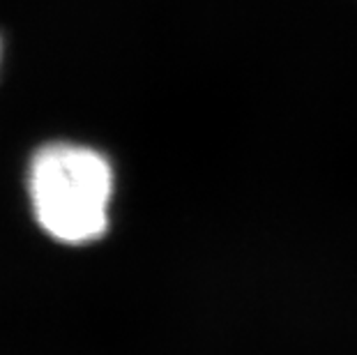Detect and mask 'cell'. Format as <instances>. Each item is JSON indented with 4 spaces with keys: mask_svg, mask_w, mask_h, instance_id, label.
Here are the masks:
<instances>
[{
    "mask_svg": "<svg viewBox=\"0 0 357 355\" xmlns=\"http://www.w3.org/2000/svg\"><path fill=\"white\" fill-rule=\"evenodd\" d=\"M28 194L37 224L65 245H88L109 231L113 169L88 146L49 143L33 155Z\"/></svg>",
    "mask_w": 357,
    "mask_h": 355,
    "instance_id": "cell-1",
    "label": "cell"
}]
</instances>
